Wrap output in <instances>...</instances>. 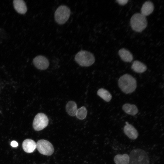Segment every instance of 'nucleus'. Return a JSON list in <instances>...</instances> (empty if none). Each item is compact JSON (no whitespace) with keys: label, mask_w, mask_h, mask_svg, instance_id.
<instances>
[{"label":"nucleus","mask_w":164,"mask_h":164,"mask_svg":"<svg viewBox=\"0 0 164 164\" xmlns=\"http://www.w3.org/2000/svg\"><path fill=\"white\" fill-rule=\"evenodd\" d=\"M118 86L126 94L133 92L137 87L136 79L131 75L126 74L122 76L118 80Z\"/></svg>","instance_id":"obj_1"},{"label":"nucleus","mask_w":164,"mask_h":164,"mask_svg":"<svg viewBox=\"0 0 164 164\" xmlns=\"http://www.w3.org/2000/svg\"><path fill=\"white\" fill-rule=\"evenodd\" d=\"M129 156L128 164H149V159L144 150L139 149H133Z\"/></svg>","instance_id":"obj_2"},{"label":"nucleus","mask_w":164,"mask_h":164,"mask_svg":"<svg viewBox=\"0 0 164 164\" xmlns=\"http://www.w3.org/2000/svg\"><path fill=\"white\" fill-rule=\"evenodd\" d=\"M147 21L146 17L141 13L134 14L130 19V24L132 29L137 32H141L146 27Z\"/></svg>","instance_id":"obj_3"},{"label":"nucleus","mask_w":164,"mask_h":164,"mask_svg":"<svg viewBox=\"0 0 164 164\" xmlns=\"http://www.w3.org/2000/svg\"><path fill=\"white\" fill-rule=\"evenodd\" d=\"M74 59L76 62L82 67L90 66L95 61L94 55L91 52L85 50L79 52L75 55Z\"/></svg>","instance_id":"obj_4"},{"label":"nucleus","mask_w":164,"mask_h":164,"mask_svg":"<svg viewBox=\"0 0 164 164\" xmlns=\"http://www.w3.org/2000/svg\"><path fill=\"white\" fill-rule=\"evenodd\" d=\"M70 13V10L68 6L64 5L60 6L54 13L55 21L60 25L64 24L69 18Z\"/></svg>","instance_id":"obj_5"},{"label":"nucleus","mask_w":164,"mask_h":164,"mask_svg":"<svg viewBox=\"0 0 164 164\" xmlns=\"http://www.w3.org/2000/svg\"><path fill=\"white\" fill-rule=\"evenodd\" d=\"M48 123L49 119L46 115L43 113H38L33 120V127L35 130L39 131L46 128Z\"/></svg>","instance_id":"obj_6"},{"label":"nucleus","mask_w":164,"mask_h":164,"mask_svg":"<svg viewBox=\"0 0 164 164\" xmlns=\"http://www.w3.org/2000/svg\"><path fill=\"white\" fill-rule=\"evenodd\" d=\"M36 148L39 152L43 155H50L54 152V149L53 145L46 140H39L36 143Z\"/></svg>","instance_id":"obj_7"},{"label":"nucleus","mask_w":164,"mask_h":164,"mask_svg":"<svg viewBox=\"0 0 164 164\" xmlns=\"http://www.w3.org/2000/svg\"><path fill=\"white\" fill-rule=\"evenodd\" d=\"M33 62L35 66L40 70H46L49 65V62L48 59L42 55L36 57L33 59Z\"/></svg>","instance_id":"obj_8"},{"label":"nucleus","mask_w":164,"mask_h":164,"mask_svg":"<svg viewBox=\"0 0 164 164\" xmlns=\"http://www.w3.org/2000/svg\"><path fill=\"white\" fill-rule=\"evenodd\" d=\"M126 124L123 129L125 134L131 139H136L138 135L137 130L133 125L129 124L128 122H126Z\"/></svg>","instance_id":"obj_9"},{"label":"nucleus","mask_w":164,"mask_h":164,"mask_svg":"<svg viewBox=\"0 0 164 164\" xmlns=\"http://www.w3.org/2000/svg\"><path fill=\"white\" fill-rule=\"evenodd\" d=\"M154 9L153 3L150 1H147L143 4L141 9V14L146 17L150 15Z\"/></svg>","instance_id":"obj_10"},{"label":"nucleus","mask_w":164,"mask_h":164,"mask_svg":"<svg viewBox=\"0 0 164 164\" xmlns=\"http://www.w3.org/2000/svg\"><path fill=\"white\" fill-rule=\"evenodd\" d=\"M36 143L33 140L27 139L24 140L22 144V147L25 152L30 153L33 152L36 148Z\"/></svg>","instance_id":"obj_11"},{"label":"nucleus","mask_w":164,"mask_h":164,"mask_svg":"<svg viewBox=\"0 0 164 164\" xmlns=\"http://www.w3.org/2000/svg\"><path fill=\"white\" fill-rule=\"evenodd\" d=\"M14 9L19 13L25 14L27 11V7L25 2L23 0H14L13 1Z\"/></svg>","instance_id":"obj_12"},{"label":"nucleus","mask_w":164,"mask_h":164,"mask_svg":"<svg viewBox=\"0 0 164 164\" xmlns=\"http://www.w3.org/2000/svg\"><path fill=\"white\" fill-rule=\"evenodd\" d=\"M118 53L121 59L125 62L129 63L133 60L132 54L126 49L123 48L120 49L118 51Z\"/></svg>","instance_id":"obj_13"},{"label":"nucleus","mask_w":164,"mask_h":164,"mask_svg":"<svg viewBox=\"0 0 164 164\" xmlns=\"http://www.w3.org/2000/svg\"><path fill=\"white\" fill-rule=\"evenodd\" d=\"M131 68L136 73H141L146 71L147 67L145 64L141 62L135 60L133 63Z\"/></svg>","instance_id":"obj_14"},{"label":"nucleus","mask_w":164,"mask_h":164,"mask_svg":"<svg viewBox=\"0 0 164 164\" xmlns=\"http://www.w3.org/2000/svg\"><path fill=\"white\" fill-rule=\"evenodd\" d=\"M122 108L126 113L133 116L136 115L138 111V108L135 105L129 103L124 104Z\"/></svg>","instance_id":"obj_15"},{"label":"nucleus","mask_w":164,"mask_h":164,"mask_svg":"<svg viewBox=\"0 0 164 164\" xmlns=\"http://www.w3.org/2000/svg\"><path fill=\"white\" fill-rule=\"evenodd\" d=\"M77 110V105L75 102L70 101L67 104L66 110L68 114L70 116H75Z\"/></svg>","instance_id":"obj_16"},{"label":"nucleus","mask_w":164,"mask_h":164,"mask_svg":"<svg viewBox=\"0 0 164 164\" xmlns=\"http://www.w3.org/2000/svg\"><path fill=\"white\" fill-rule=\"evenodd\" d=\"M129 160V156L126 154L117 155L114 156V159L116 164H128Z\"/></svg>","instance_id":"obj_17"},{"label":"nucleus","mask_w":164,"mask_h":164,"mask_svg":"<svg viewBox=\"0 0 164 164\" xmlns=\"http://www.w3.org/2000/svg\"><path fill=\"white\" fill-rule=\"evenodd\" d=\"M97 95L106 102H109L112 98V95L107 90L103 88L99 89L97 92Z\"/></svg>","instance_id":"obj_18"},{"label":"nucleus","mask_w":164,"mask_h":164,"mask_svg":"<svg viewBox=\"0 0 164 164\" xmlns=\"http://www.w3.org/2000/svg\"><path fill=\"white\" fill-rule=\"evenodd\" d=\"M87 111L86 108L82 106L77 109L76 116L78 119L83 120L87 116Z\"/></svg>","instance_id":"obj_19"},{"label":"nucleus","mask_w":164,"mask_h":164,"mask_svg":"<svg viewBox=\"0 0 164 164\" xmlns=\"http://www.w3.org/2000/svg\"><path fill=\"white\" fill-rule=\"evenodd\" d=\"M128 1V0H117L116 1V2L119 4L121 5H124L126 4L127 3Z\"/></svg>","instance_id":"obj_20"},{"label":"nucleus","mask_w":164,"mask_h":164,"mask_svg":"<svg viewBox=\"0 0 164 164\" xmlns=\"http://www.w3.org/2000/svg\"><path fill=\"white\" fill-rule=\"evenodd\" d=\"M11 145L12 147H15L18 146V144L16 141H13L11 142Z\"/></svg>","instance_id":"obj_21"},{"label":"nucleus","mask_w":164,"mask_h":164,"mask_svg":"<svg viewBox=\"0 0 164 164\" xmlns=\"http://www.w3.org/2000/svg\"></svg>","instance_id":"obj_22"}]
</instances>
